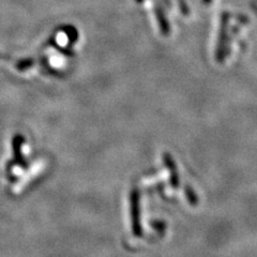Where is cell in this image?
<instances>
[{"instance_id": "cell-1", "label": "cell", "mask_w": 257, "mask_h": 257, "mask_svg": "<svg viewBox=\"0 0 257 257\" xmlns=\"http://www.w3.org/2000/svg\"><path fill=\"white\" fill-rule=\"evenodd\" d=\"M231 18V14L228 12H223L221 16V28H220V36H219V43L218 48H216V58L220 62H222L227 55L228 51V24Z\"/></svg>"}]
</instances>
